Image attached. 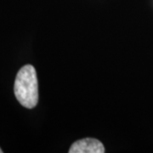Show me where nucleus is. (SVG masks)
<instances>
[{"label":"nucleus","instance_id":"nucleus-1","mask_svg":"<svg viewBox=\"0 0 153 153\" xmlns=\"http://www.w3.org/2000/svg\"><path fill=\"white\" fill-rule=\"evenodd\" d=\"M14 92L22 106L33 109L38 102V83L37 72L32 65L22 66L17 73Z\"/></svg>","mask_w":153,"mask_h":153},{"label":"nucleus","instance_id":"nucleus-2","mask_svg":"<svg viewBox=\"0 0 153 153\" xmlns=\"http://www.w3.org/2000/svg\"><path fill=\"white\" fill-rule=\"evenodd\" d=\"M69 153H104L103 144L97 139L85 138L74 142L69 149Z\"/></svg>","mask_w":153,"mask_h":153},{"label":"nucleus","instance_id":"nucleus-3","mask_svg":"<svg viewBox=\"0 0 153 153\" xmlns=\"http://www.w3.org/2000/svg\"><path fill=\"white\" fill-rule=\"evenodd\" d=\"M0 153H3V151L1 150V148H0Z\"/></svg>","mask_w":153,"mask_h":153}]
</instances>
